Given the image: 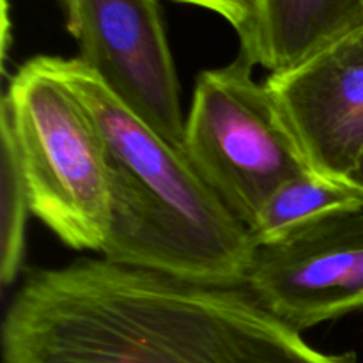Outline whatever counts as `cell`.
I'll use <instances>...</instances> for the list:
<instances>
[{
  "label": "cell",
  "mask_w": 363,
  "mask_h": 363,
  "mask_svg": "<svg viewBox=\"0 0 363 363\" xmlns=\"http://www.w3.org/2000/svg\"><path fill=\"white\" fill-rule=\"evenodd\" d=\"M4 363H358L315 350L245 286L106 259L35 269L2 326Z\"/></svg>",
  "instance_id": "cell-1"
},
{
  "label": "cell",
  "mask_w": 363,
  "mask_h": 363,
  "mask_svg": "<svg viewBox=\"0 0 363 363\" xmlns=\"http://www.w3.org/2000/svg\"><path fill=\"white\" fill-rule=\"evenodd\" d=\"M59 66L91 112L110 181L113 264L223 287H247L255 245L183 151L128 110L78 59Z\"/></svg>",
  "instance_id": "cell-2"
},
{
  "label": "cell",
  "mask_w": 363,
  "mask_h": 363,
  "mask_svg": "<svg viewBox=\"0 0 363 363\" xmlns=\"http://www.w3.org/2000/svg\"><path fill=\"white\" fill-rule=\"evenodd\" d=\"M0 126L13 138L32 215L67 247L101 254L110 233L105 145L59 57H34L16 71Z\"/></svg>",
  "instance_id": "cell-3"
},
{
  "label": "cell",
  "mask_w": 363,
  "mask_h": 363,
  "mask_svg": "<svg viewBox=\"0 0 363 363\" xmlns=\"http://www.w3.org/2000/svg\"><path fill=\"white\" fill-rule=\"evenodd\" d=\"M245 52L199 74L184 128V155L250 229L284 181L312 170L266 82Z\"/></svg>",
  "instance_id": "cell-4"
},
{
  "label": "cell",
  "mask_w": 363,
  "mask_h": 363,
  "mask_svg": "<svg viewBox=\"0 0 363 363\" xmlns=\"http://www.w3.org/2000/svg\"><path fill=\"white\" fill-rule=\"evenodd\" d=\"M77 57L142 123L184 152L186 119L158 0H60Z\"/></svg>",
  "instance_id": "cell-5"
},
{
  "label": "cell",
  "mask_w": 363,
  "mask_h": 363,
  "mask_svg": "<svg viewBox=\"0 0 363 363\" xmlns=\"http://www.w3.org/2000/svg\"><path fill=\"white\" fill-rule=\"evenodd\" d=\"M247 289L296 332L363 308V206L255 250Z\"/></svg>",
  "instance_id": "cell-6"
},
{
  "label": "cell",
  "mask_w": 363,
  "mask_h": 363,
  "mask_svg": "<svg viewBox=\"0 0 363 363\" xmlns=\"http://www.w3.org/2000/svg\"><path fill=\"white\" fill-rule=\"evenodd\" d=\"M266 84L311 169L346 179L363 152V27Z\"/></svg>",
  "instance_id": "cell-7"
},
{
  "label": "cell",
  "mask_w": 363,
  "mask_h": 363,
  "mask_svg": "<svg viewBox=\"0 0 363 363\" xmlns=\"http://www.w3.org/2000/svg\"><path fill=\"white\" fill-rule=\"evenodd\" d=\"M362 27L363 0H255L254 30L240 50L280 74Z\"/></svg>",
  "instance_id": "cell-8"
},
{
  "label": "cell",
  "mask_w": 363,
  "mask_h": 363,
  "mask_svg": "<svg viewBox=\"0 0 363 363\" xmlns=\"http://www.w3.org/2000/svg\"><path fill=\"white\" fill-rule=\"evenodd\" d=\"M360 206L362 197L344 181L307 170L272 191L250 225V233L257 247L272 245L326 216Z\"/></svg>",
  "instance_id": "cell-9"
},
{
  "label": "cell",
  "mask_w": 363,
  "mask_h": 363,
  "mask_svg": "<svg viewBox=\"0 0 363 363\" xmlns=\"http://www.w3.org/2000/svg\"><path fill=\"white\" fill-rule=\"evenodd\" d=\"M0 137V282L7 287L16 280L23 262L32 208L13 138L4 126Z\"/></svg>",
  "instance_id": "cell-10"
},
{
  "label": "cell",
  "mask_w": 363,
  "mask_h": 363,
  "mask_svg": "<svg viewBox=\"0 0 363 363\" xmlns=\"http://www.w3.org/2000/svg\"><path fill=\"white\" fill-rule=\"evenodd\" d=\"M344 183H346L351 190L357 191L363 201V152L360 155V158H358V162L354 163L353 169H351V172L346 176Z\"/></svg>",
  "instance_id": "cell-11"
}]
</instances>
